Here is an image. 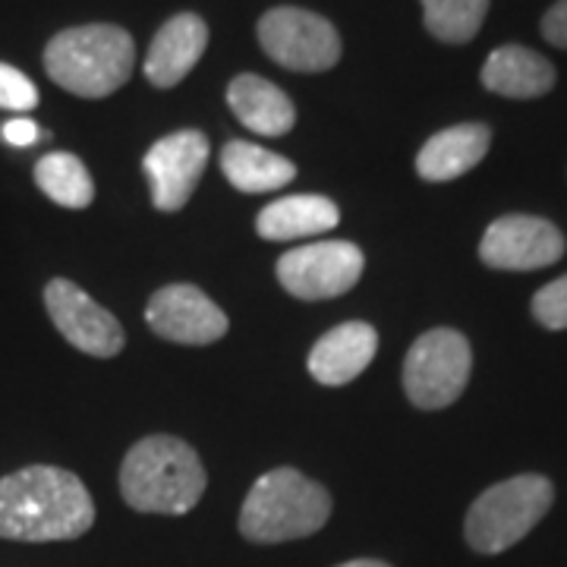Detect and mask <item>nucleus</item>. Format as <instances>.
<instances>
[{
  "label": "nucleus",
  "instance_id": "a211bd4d",
  "mask_svg": "<svg viewBox=\"0 0 567 567\" xmlns=\"http://www.w3.org/2000/svg\"><path fill=\"white\" fill-rule=\"evenodd\" d=\"M341 212L328 196H287L278 203L265 205L256 218V230L262 240L275 244H290V240H306V237H319L324 230L338 227Z\"/></svg>",
  "mask_w": 567,
  "mask_h": 567
},
{
  "label": "nucleus",
  "instance_id": "f257e3e1",
  "mask_svg": "<svg viewBox=\"0 0 567 567\" xmlns=\"http://www.w3.org/2000/svg\"><path fill=\"white\" fill-rule=\"evenodd\" d=\"M95 524V502L76 473L35 464L0 480V539L63 543Z\"/></svg>",
  "mask_w": 567,
  "mask_h": 567
},
{
  "label": "nucleus",
  "instance_id": "2eb2a0df",
  "mask_svg": "<svg viewBox=\"0 0 567 567\" xmlns=\"http://www.w3.org/2000/svg\"><path fill=\"white\" fill-rule=\"evenodd\" d=\"M492 130L486 123H457L435 133L416 155V174L429 183H447L464 177L486 158Z\"/></svg>",
  "mask_w": 567,
  "mask_h": 567
},
{
  "label": "nucleus",
  "instance_id": "a878e982",
  "mask_svg": "<svg viewBox=\"0 0 567 567\" xmlns=\"http://www.w3.org/2000/svg\"><path fill=\"white\" fill-rule=\"evenodd\" d=\"M338 567H391L385 561H375V558H357V561H347V565H338Z\"/></svg>",
  "mask_w": 567,
  "mask_h": 567
},
{
  "label": "nucleus",
  "instance_id": "f03ea898",
  "mask_svg": "<svg viewBox=\"0 0 567 567\" xmlns=\"http://www.w3.org/2000/svg\"><path fill=\"white\" fill-rule=\"evenodd\" d=\"M199 454L174 435H148L126 451L121 495L142 514H189L205 495Z\"/></svg>",
  "mask_w": 567,
  "mask_h": 567
},
{
  "label": "nucleus",
  "instance_id": "0eeeda50",
  "mask_svg": "<svg viewBox=\"0 0 567 567\" xmlns=\"http://www.w3.org/2000/svg\"><path fill=\"white\" fill-rule=\"evenodd\" d=\"M265 54L293 73H324L341 61V35L331 22L300 7H275L259 20Z\"/></svg>",
  "mask_w": 567,
  "mask_h": 567
},
{
  "label": "nucleus",
  "instance_id": "6ab92c4d",
  "mask_svg": "<svg viewBox=\"0 0 567 567\" xmlns=\"http://www.w3.org/2000/svg\"><path fill=\"white\" fill-rule=\"evenodd\" d=\"M221 171L227 183L240 193H275L297 177V164L278 152L252 142H227L221 148Z\"/></svg>",
  "mask_w": 567,
  "mask_h": 567
},
{
  "label": "nucleus",
  "instance_id": "dca6fc26",
  "mask_svg": "<svg viewBox=\"0 0 567 567\" xmlns=\"http://www.w3.org/2000/svg\"><path fill=\"white\" fill-rule=\"evenodd\" d=\"M483 85L502 99H539L555 85V66L524 44H505L483 63Z\"/></svg>",
  "mask_w": 567,
  "mask_h": 567
},
{
  "label": "nucleus",
  "instance_id": "9b49d317",
  "mask_svg": "<svg viewBox=\"0 0 567 567\" xmlns=\"http://www.w3.org/2000/svg\"><path fill=\"white\" fill-rule=\"evenodd\" d=\"M565 256L561 230L546 218L505 215L488 224L480 244V259L498 271H536Z\"/></svg>",
  "mask_w": 567,
  "mask_h": 567
},
{
  "label": "nucleus",
  "instance_id": "ddd939ff",
  "mask_svg": "<svg viewBox=\"0 0 567 567\" xmlns=\"http://www.w3.org/2000/svg\"><path fill=\"white\" fill-rule=\"evenodd\" d=\"M205 44H208V25L203 17H196V13L171 17L148 44L145 76L155 89H174L199 63Z\"/></svg>",
  "mask_w": 567,
  "mask_h": 567
},
{
  "label": "nucleus",
  "instance_id": "6e6552de",
  "mask_svg": "<svg viewBox=\"0 0 567 567\" xmlns=\"http://www.w3.org/2000/svg\"><path fill=\"white\" fill-rule=\"evenodd\" d=\"M365 256L357 244L347 240H322V244L290 249L278 259V281L281 287L306 303L334 300L363 275Z\"/></svg>",
  "mask_w": 567,
  "mask_h": 567
},
{
  "label": "nucleus",
  "instance_id": "aec40b11",
  "mask_svg": "<svg viewBox=\"0 0 567 567\" xmlns=\"http://www.w3.org/2000/svg\"><path fill=\"white\" fill-rule=\"evenodd\" d=\"M35 183L51 203L63 208H89L95 199V183L89 167L70 152H51L35 164Z\"/></svg>",
  "mask_w": 567,
  "mask_h": 567
},
{
  "label": "nucleus",
  "instance_id": "5701e85b",
  "mask_svg": "<svg viewBox=\"0 0 567 567\" xmlns=\"http://www.w3.org/2000/svg\"><path fill=\"white\" fill-rule=\"evenodd\" d=\"M533 316L536 322L548 331H561L567 328V275L558 281L546 284L536 297H533Z\"/></svg>",
  "mask_w": 567,
  "mask_h": 567
},
{
  "label": "nucleus",
  "instance_id": "423d86ee",
  "mask_svg": "<svg viewBox=\"0 0 567 567\" xmlns=\"http://www.w3.org/2000/svg\"><path fill=\"white\" fill-rule=\"evenodd\" d=\"M473 369V350L461 331L432 328L410 347L404 360V391L420 410H442L464 394Z\"/></svg>",
  "mask_w": 567,
  "mask_h": 567
},
{
  "label": "nucleus",
  "instance_id": "39448f33",
  "mask_svg": "<svg viewBox=\"0 0 567 567\" xmlns=\"http://www.w3.org/2000/svg\"><path fill=\"white\" fill-rule=\"evenodd\" d=\"M555 488L546 476L524 473L486 488L466 514V543L483 555H498L517 546L551 507Z\"/></svg>",
  "mask_w": 567,
  "mask_h": 567
},
{
  "label": "nucleus",
  "instance_id": "393cba45",
  "mask_svg": "<svg viewBox=\"0 0 567 567\" xmlns=\"http://www.w3.org/2000/svg\"><path fill=\"white\" fill-rule=\"evenodd\" d=\"M0 133H3V142H10V145H17V148L35 145V142L41 140L39 123L25 121V117H13V121H7Z\"/></svg>",
  "mask_w": 567,
  "mask_h": 567
},
{
  "label": "nucleus",
  "instance_id": "4be33fe9",
  "mask_svg": "<svg viewBox=\"0 0 567 567\" xmlns=\"http://www.w3.org/2000/svg\"><path fill=\"white\" fill-rule=\"evenodd\" d=\"M39 104V89L22 70L0 63V107L3 111H32Z\"/></svg>",
  "mask_w": 567,
  "mask_h": 567
},
{
  "label": "nucleus",
  "instance_id": "7ed1b4c3",
  "mask_svg": "<svg viewBox=\"0 0 567 567\" xmlns=\"http://www.w3.org/2000/svg\"><path fill=\"white\" fill-rule=\"evenodd\" d=\"M136 44L121 25L92 22L63 29L44 48V70L61 89L80 99L114 95L133 76Z\"/></svg>",
  "mask_w": 567,
  "mask_h": 567
},
{
  "label": "nucleus",
  "instance_id": "b1692460",
  "mask_svg": "<svg viewBox=\"0 0 567 567\" xmlns=\"http://www.w3.org/2000/svg\"><path fill=\"white\" fill-rule=\"evenodd\" d=\"M543 35L555 48H567V0H558L543 17Z\"/></svg>",
  "mask_w": 567,
  "mask_h": 567
},
{
  "label": "nucleus",
  "instance_id": "20e7f679",
  "mask_svg": "<svg viewBox=\"0 0 567 567\" xmlns=\"http://www.w3.org/2000/svg\"><path fill=\"white\" fill-rule=\"evenodd\" d=\"M331 495L328 488L312 483L293 466H278L259 476L244 507H240V533L249 543L275 546L290 539H306L328 524Z\"/></svg>",
  "mask_w": 567,
  "mask_h": 567
},
{
  "label": "nucleus",
  "instance_id": "9d476101",
  "mask_svg": "<svg viewBox=\"0 0 567 567\" xmlns=\"http://www.w3.org/2000/svg\"><path fill=\"white\" fill-rule=\"evenodd\" d=\"M208 140L199 130H181L158 140L142 158L152 203L158 212H181L196 193L208 164Z\"/></svg>",
  "mask_w": 567,
  "mask_h": 567
},
{
  "label": "nucleus",
  "instance_id": "1a4fd4ad",
  "mask_svg": "<svg viewBox=\"0 0 567 567\" xmlns=\"http://www.w3.org/2000/svg\"><path fill=\"white\" fill-rule=\"evenodd\" d=\"M44 309L54 328L82 353L111 360L123 350L121 322L114 319V312L95 303L80 284L54 278L44 287Z\"/></svg>",
  "mask_w": 567,
  "mask_h": 567
},
{
  "label": "nucleus",
  "instance_id": "412c9836",
  "mask_svg": "<svg viewBox=\"0 0 567 567\" xmlns=\"http://www.w3.org/2000/svg\"><path fill=\"white\" fill-rule=\"evenodd\" d=\"M492 0H423L425 29L439 41L466 44L476 39Z\"/></svg>",
  "mask_w": 567,
  "mask_h": 567
},
{
  "label": "nucleus",
  "instance_id": "f8f14e48",
  "mask_svg": "<svg viewBox=\"0 0 567 567\" xmlns=\"http://www.w3.org/2000/svg\"><path fill=\"white\" fill-rule=\"evenodd\" d=\"M148 328L174 344L205 347L227 334V316L193 284H167L145 306Z\"/></svg>",
  "mask_w": 567,
  "mask_h": 567
},
{
  "label": "nucleus",
  "instance_id": "f3484780",
  "mask_svg": "<svg viewBox=\"0 0 567 567\" xmlns=\"http://www.w3.org/2000/svg\"><path fill=\"white\" fill-rule=\"evenodd\" d=\"M227 104L246 130L259 136H284L297 123V107L275 82L244 73L227 85Z\"/></svg>",
  "mask_w": 567,
  "mask_h": 567
},
{
  "label": "nucleus",
  "instance_id": "4468645a",
  "mask_svg": "<svg viewBox=\"0 0 567 567\" xmlns=\"http://www.w3.org/2000/svg\"><path fill=\"white\" fill-rule=\"evenodd\" d=\"M379 350V334L365 322H344L322 334L309 353V375L328 388L350 385Z\"/></svg>",
  "mask_w": 567,
  "mask_h": 567
}]
</instances>
